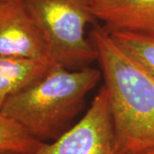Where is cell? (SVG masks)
<instances>
[{
    "label": "cell",
    "instance_id": "1",
    "mask_svg": "<svg viewBox=\"0 0 154 154\" xmlns=\"http://www.w3.org/2000/svg\"><path fill=\"white\" fill-rule=\"evenodd\" d=\"M90 37L108 93L117 152L142 154L153 149L154 75L103 27L95 24Z\"/></svg>",
    "mask_w": 154,
    "mask_h": 154
},
{
    "label": "cell",
    "instance_id": "2",
    "mask_svg": "<svg viewBox=\"0 0 154 154\" xmlns=\"http://www.w3.org/2000/svg\"><path fill=\"white\" fill-rule=\"evenodd\" d=\"M101 78V70L91 66L71 69L57 65L10 97L0 112L37 140L49 142L71 127Z\"/></svg>",
    "mask_w": 154,
    "mask_h": 154
},
{
    "label": "cell",
    "instance_id": "3",
    "mask_svg": "<svg viewBox=\"0 0 154 154\" xmlns=\"http://www.w3.org/2000/svg\"><path fill=\"white\" fill-rule=\"evenodd\" d=\"M29 13L42 30L50 57L57 65L76 69L98 59L88 23L95 22L91 0H24Z\"/></svg>",
    "mask_w": 154,
    "mask_h": 154
},
{
    "label": "cell",
    "instance_id": "4",
    "mask_svg": "<svg viewBox=\"0 0 154 154\" xmlns=\"http://www.w3.org/2000/svg\"><path fill=\"white\" fill-rule=\"evenodd\" d=\"M33 154H119L105 86L75 124L55 140L41 142Z\"/></svg>",
    "mask_w": 154,
    "mask_h": 154
},
{
    "label": "cell",
    "instance_id": "5",
    "mask_svg": "<svg viewBox=\"0 0 154 154\" xmlns=\"http://www.w3.org/2000/svg\"><path fill=\"white\" fill-rule=\"evenodd\" d=\"M0 56L39 58L50 57L42 30L24 0L0 3Z\"/></svg>",
    "mask_w": 154,
    "mask_h": 154
},
{
    "label": "cell",
    "instance_id": "6",
    "mask_svg": "<svg viewBox=\"0 0 154 154\" xmlns=\"http://www.w3.org/2000/svg\"><path fill=\"white\" fill-rule=\"evenodd\" d=\"M91 11L109 33H154V0H91Z\"/></svg>",
    "mask_w": 154,
    "mask_h": 154
},
{
    "label": "cell",
    "instance_id": "7",
    "mask_svg": "<svg viewBox=\"0 0 154 154\" xmlns=\"http://www.w3.org/2000/svg\"><path fill=\"white\" fill-rule=\"evenodd\" d=\"M55 66L57 64L51 57L28 58L0 56V110L10 97Z\"/></svg>",
    "mask_w": 154,
    "mask_h": 154
},
{
    "label": "cell",
    "instance_id": "8",
    "mask_svg": "<svg viewBox=\"0 0 154 154\" xmlns=\"http://www.w3.org/2000/svg\"><path fill=\"white\" fill-rule=\"evenodd\" d=\"M110 33L122 49L154 75V33L118 31Z\"/></svg>",
    "mask_w": 154,
    "mask_h": 154
},
{
    "label": "cell",
    "instance_id": "9",
    "mask_svg": "<svg viewBox=\"0 0 154 154\" xmlns=\"http://www.w3.org/2000/svg\"><path fill=\"white\" fill-rule=\"evenodd\" d=\"M40 143L19 123L0 112V152L33 154Z\"/></svg>",
    "mask_w": 154,
    "mask_h": 154
},
{
    "label": "cell",
    "instance_id": "10",
    "mask_svg": "<svg viewBox=\"0 0 154 154\" xmlns=\"http://www.w3.org/2000/svg\"><path fill=\"white\" fill-rule=\"evenodd\" d=\"M142 154H154V148L153 149H151V150H149V151H146V152H145Z\"/></svg>",
    "mask_w": 154,
    "mask_h": 154
},
{
    "label": "cell",
    "instance_id": "11",
    "mask_svg": "<svg viewBox=\"0 0 154 154\" xmlns=\"http://www.w3.org/2000/svg\"><path fill=\"white\" fill-rule=\"evenodd\" d=\"M0 154H20V153L12 152H0Z\"/></svg>",
    "mask_w": 154,
    "mask_h": 154
},
{
    "label": "cell",
    "instance_id": "12",
    "mask_svg": "<svg viewBox=\"0 0 154 154\" xmlns=\"http://www.w3.org/2000/svg\"><path fill=\"white\" fill-rule=\"evenodd\" d=\"M5 1H9V0H0V3H2V2H5Z\"/></svg>",
    "mask_w": 154,
    "mask_h": 154
}]
</instances>
